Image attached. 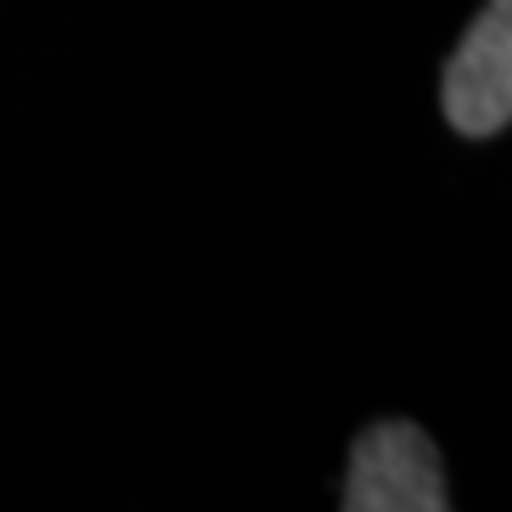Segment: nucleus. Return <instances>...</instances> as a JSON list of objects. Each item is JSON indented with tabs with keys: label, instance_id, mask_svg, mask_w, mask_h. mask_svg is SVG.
<instances>
[{
	"label": "nucleus",
	"instance_id": "f257e3e1",
	"mask_svg": "<svg viewBox=\"0 0 512 512\" xmlns=\"http://www.w3.org/2000/svg\"><path fill=\"white\" fill-rule=\"evenodd\" d=\"M351 512H445V476H439L434 439L418 424H377L361 434L345 481Z\"/></svg>",
	"mask_w": 512,
	"mask_h": 512
},
{
	"label": "nucleus",
	"instance_id": "f03ea898",
	"mask_svg": "<svg viewBox=\"0 0 512 512\" xmlns=\"http://www.w3.org/2000/svg\"><path fill=\"white\" fill-rule=\"evenodd\" d=\"M445 115L465 136H492L512 115V0H486L445 68Z\"/></svg>",
	"mask_w": 512,
	"mask_h": 512
}]
</instances>
